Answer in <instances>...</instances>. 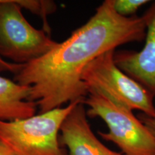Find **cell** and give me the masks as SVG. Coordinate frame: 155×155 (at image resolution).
<instances>
[{"label":"cell","instance_id":"6da1fadb","mask_svg":"<svg viewBox=\"0 0 155 155\" xmlns=\"http://www.w3.org/2000/svg\"><path fill=\"white\" fill-rule=\"evenodd\" d=\"M142 17H122L114 9L113 0H105L94 15L71 36L38 59L23 65L14 81L31 87L29 100L40 114L63 104L82 102L88 95L82 74L91 62L108 50L144 40Z\"/></svg>","mask_w":155,"mask_h":155},{"label":"cell","instance_id":"7a4b0ae2","mask_svg":"<svg viewBox=\"0 0 155 155\" xmlns=\"http://www.w3.org/2000/svg\"><path fill=\"white\" fill-rule=\"evenodd\" d=\"M88 106L87 116L98 117L108 132L98 131L103 139L115 144L125 155H155V140L144 124L127 107L109 94L89 90L83 101Z\"/></svg>","mask_w":155,"mask_h":155},{"label":"cell","instance_id":"3957f363","mask_svg":"<svg viewBox=\"0 0 155 155\" xmlns=\"http://www.w3.org/2000/svg\"><path fill=\"white\" fill-rule=\"evenodd\" d=\"M79 101L13 121H0V139L17 155H68L60 142L62 124Z\"/></svg>","mask_w":155,"mask_h":155},{"label":"cell","instance_id":"277c9868","mask_svg":"<svg viewBox=\"0 0 155 155\" xmlns=\"http://www.w3.org/2000/svg\"><path fill=\"white\" fill-rule=\"evenodd\" d=\"M58 42L30 25L15 0H0V56L25 65L45 55Z\"/></svg>","mask_w":155,"mask_h":155},{"label":"cell","instance_id":"5b68a950","mask_svg":"<svg viewBox=\"0 0 155 155\" xmlns=\"http://www.w3.org/2000/svg\"><path fill=\"white\" fill-rule=\"evenodd\" d=\"M114 53L111 50L101 54L83 71L82 81L88 91H104L131 110L155 118L154 97L116 65Z\"/></svg>","mask_w":155,"mask_h":155},{"label":"cell","instance_id":"8992f818","mask_svg":"<svg viewBox=\"0 0 155 155\" xmlns=\"http://www.w3.org/2000/svg\"><path fill=\"white\" fill-rule=\"evenodd\" d=\"M145 44L139 51L121 50L114 53L116 65L146 88L155 98V1L142 15Z\"/></svg>","mask_w":155,"mask_h":155},{"label":"cell","instance_id":"52a82bcc","mask_svg":"<svg viewBox=\"0 0 155 155\" xmlns=\"http://www.w3.org/2000/svg\"><path fill=\"white\" fill-rule=\"evenodd\" d=\"M78 102L66 116L60 130V142L68 150V155H125L106 147L93 132L86 110Z\"/></svg>","mask_w":155,"mask_h":155},{"label":"cell","instance_id":"ba28073f","mask_svg":"<svg viewBox=\"0 0 155 155\" xmlns=\"http://www.w3.org/2000/svg\"><path fill=\"white\" fill-rule=\"evenodd\" d=\"M30 92V86L0 76V121H17L35 115L38 106L29 100Z\"/></svg>","mask_w":155,"mask_h":155},{"label":"cell","instance_id":"9c48e42d","mask_svg":"<svg viewBox=\"0 0 155 155\" xmlns=\"http://www.w3.org/2000/svg\"><path fill=\"white\" fill-rule=\"evenodd\" d=\"M21 8L29 10L33 14L38 15L42 19L44 24L43 30L50 35V28L48 23V16L55 12L57 5L53 1L48 0H15Z\"/></svg>","mask_w":155,"mask_h":155},{"label":"cell","instance_id":"30bf717a","mask_svg":"<svg viewBox=\"0 0 155 155\" xmlns=\"http://www.w3.org/2000/svg\"><path fill=\"white\" fill-rule=\"evenodd\" d=\"M149 2V0H113V7L118 15L129 17L135 16L139 8Z\"/></svg>","mask_w":155,"mask_h":155},{"label":"cell","instance_id":"8fae6325","mask_svg":"<svg viewBox=\"0 0 155 155\" xmlns=\"http://www.w3.org/2000/svg\"><path fill=\"white\" fill-rule=\"evenodd\" d=\"M23 65H19V64L13 63L10 61H5L4 58L0 56V72H4V71H9L15 74H16L20 71Z\"/></svg>","mask_w":155,"mask_h":155},{"label":"cell","instance_id":"7c38bea8","mask_svg":"<svg viewBox=\"0 0 155 155\" xmlns=\"http://www.w3.org/2000/svg\"><path fill=\"white\" fill-rule=\"evenodd\" d=\"M137 117L147 128L155 140V118L150 117L142 113H139Z\"/></svg>","mask_w":155,"mask_h":155},{"label":"cell","instance_id":"4fadbf2b","mask_svg":"<svg viewBox=\"0 0 155 155\" xmlns=\"http://www.w3.org/2000/svg\"><path fill=\"white\" fill-rule=\"evenodd\" d=\"M0 155H17L8 145L0 139Z\"/></svg>","mask_w":155,"mask_h":155},{"label":"cell","instance_id":"5bb4252c","mask_svg":"<svg viewBox=\"0 0 155 155\" xmlns=\"http://www.w3.org/2000/svg\"><path fill=\"white\" fill-rule=\"evenodd\" d=\"M154 105H155V98H154Z\"/></svg>","mask_w":155,"mask_h":155}]
</instances>
